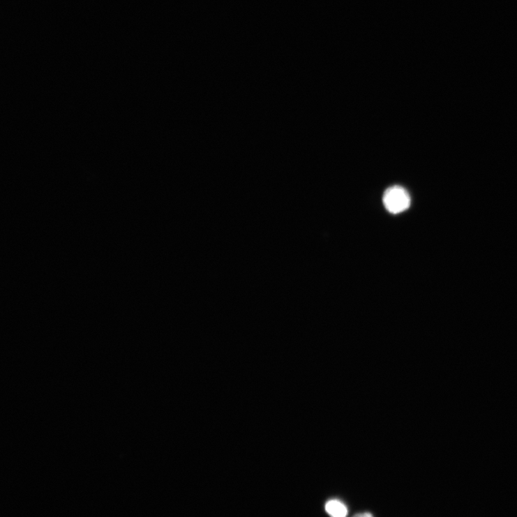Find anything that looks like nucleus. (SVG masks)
I'll return each mask as SVG.
<instances>
[{
  "mask_svg": "<svg viewBox=\"0 0 517 517\" xmlns=\"http://www.w3.org/2000/svg\"><path fill=\"white\" fill-rule=\"evenodd\" d=\"M382 201L385 209L394 214L404 212L409 209L411 204L408 192L400 186H394L387 189Z\"/></svg>",
  "mask_w": 517,
  "mask_h": 517,
  "instance_id": "obj_1",
  "label": "nucleus"
},
{
  "mask_svg": "<svg viewBox=\"0 0 517 517\" xmlns=\"http://www.w3.org/2000/svg\"><path fill=\"white\" fill-rule=\"evenodd\" d=\"M326 511L331 517H347L348 509L346 505L337 500H331L326 504Z\"/></svg>",
  "mask_w": 517,
  "mask_h": 517,
  "instance_id": "obj_2",
  "label": "nucleus"
},
{
  "mask_svg": "<svg viewBox=\"0 0 517 517\" xmlns=\"http://www.w3.org/2000/svg\"><path fill=\"white\" fill-rule=\"evenodd\" d=\"M353 517H373V516L370 513L365 512V513L358 514L354 516Z\"/></svg>",
  "mask_w": 517,
  "mask_h": 517,
  "instance_id": "obj_3",
  "label": "nucleus"
}]
</instances>
